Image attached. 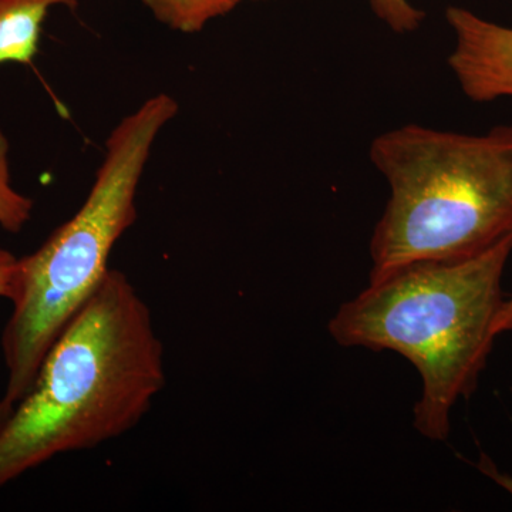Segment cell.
<instances>
[{"label":"cell","instance_id":"cell-8","mask_svg":"<svg viewBox=\"0 0 512 512\" xmlns=\"http://www.w3.org/2000/svg\"><path fill=\"white\" fill-rule=\"evenodd\" d=\"M33 201L12 185L9 164V141L0 130V227L18 234L32 217Z\"/></svg>","mask_w":512,"mask_h":512},{"label":"cell","instance_id":"cell-13","mask_svg":"<svg viewBox=\"0 0 512 512\" xmlns=\"http://www.w3.org/2000/svg\"><path fill=\"white\" fill-rule=\"evenodd\" d=\"M254 2H269V0H254Z\"/></svg>","mask_w":512,"mask_h":512},{"label":"cell","instance_id":"cell-11","mask_svg":"<svg viewBox=\"0 0 512 512\" xmlns=\"http://www.w3.org/2000/svg\"><path fill=\"white\" fill-rule=\"evenodd\" d=\"M478 470L484 474L485 477L490 478L491 481H494L498 487L503 488L505 493H508L512 497V476L507 473H503L497 466H495L494 461L491 460L490 457L485 456V454H481L480 460L477 463Z\"/></svg>","mask_w":512,"mask_h":512},{"label":"cell","instance_id":"cell-1","mask_svg":"<svg viewBox=\"0 0 512 512\" xmlns=\"http://www.w3.org/2000/svg\"><path fill=\"white\" fill-rule=\"evenodd\" d=\"M165 384L150 308L110 269L49 349L29 392L0 420V487L134 429Z\"/></svg>","mask_w":512,"mask_h":512},{"label":"cell","instance_id":"cell-9","mask_svg":"<svg viewBox=\"0 0 512 512\" xmlns=\"http://www.w3.org/2000/svg\"><path fill=\"white\" fill-rule=\"evenodd\" d=\"M373 15L397 35L416 32L426 19L424 10L410 0H367Z\"/></svg>","mask_w":512,"mask_h":512},{"label":"cell","instance_id":"cell-2","mask_svg":"<svg viewBox=\"0 0 512 512\" xmlns=\"http://www.w3.org/2000/svg\"><path fill=\"white\" fill-rule=\"evenodd\" d=\"M511 254L512 235L470 258L403 266L369 281L330 319L343 348L392 350L416 367L414 427L426 439L447 440L451 410L476 389L498 338Z\"/></svg>","mask_w":512,"mask_h":512},{"label":"cell","instance_id":"cell-10","mask_svg":"<svg viewBox=\"0 0 512 512\" xmlns=\"http://www.w3.org/2000/svg\"><path fill=\"white\" fill-rule=\"evenodd\" d=\"M19 258L12 252L0 248V298L12 301L15 295L16 275H18Z\"/></svg>","mask_w":512,"mask_h":512},{"label":"cell","instance_id":"cell-7","mask_svg":"<svg viewBox=\"0 0 512 512\" xmlns=\"http://www.w3.org/2000/svg\"><path fill=\"white\" fill-rule=\"evenodd\" d=\"M158 22L181 33L201 32L212 20L227 16L241 0H143Z\"/></svg>","mask_w":512,"mask_h":512},{"label":"cell","instance_id":"cell-6","mask_svg":"<svg viewBox=\"0 0 512 512\" xmlns=\"http://www.w3.org/2000/svg\"><path fill=\"white\" fill-rule=\"evenodd\" d=\"M77 5L79 0H0V64L32 63L49 13Z\"/></svg>","mask_w":512,"mask_h":512},{"label":"cell","instance_id":"cell-3","mask_svg":"<svg viewBox=\"0 0 512 512\" xmlns=\"http://www.w3.org/2000/svg\"><path fill=\"white\" fill-rule=\"evenodd\" d=\"M390 195L370 239V281L457 261L512 235V126L483 134L404 124L372 141Z\"/></svg>","mask_w":512,"mask_h":512},{"label":"cell","instance_id":"cell-5","mask_svg":"<svg viewBox=\"0 0 512 512\" xmlns=\"http://www.w3.org/2000/svg\"><path fill=\"white\" fill-rule=\"evenodd\" d=\"M453 33L447 64L458 87L474 103L512 99V28L461 6H448Z\"/></svg>","mask_w":512,"mask_h":512},{"label":"cell","instance_id":"cell-4","mask_svg":"<svg viewBox=\"0 0 512 512\" xmlns=\"http://www.w3.org/2000/svg\"><path fill=\"white\" fill-rule=\"evenodd\" d=\"M178 103L156 94L111 131L92 190L80 210L19 259L12 316L2 335L8 379L0 420L29 392L60 333L110 271L114 245L137 220V191L158 134Z\"/></svg>","mask_w":512,"mask_h":512},{"label":"cell","instance_id":"cell-12","mask_svg":"<svg viewBox=\"0 0 512 512\" xmlns=\"http://www.w3.org/2000/svg\"><path fill=\"white\" fill-rule=\"evenodd\" d=\"M494 329L498 336L512 332V296L510 299H505L503 309L495 320Z\"/></svg>","mask_w":512,"mask_h":512}]
</instances>
